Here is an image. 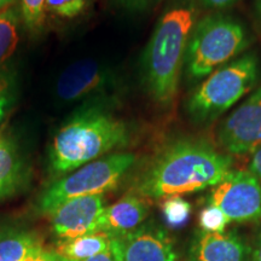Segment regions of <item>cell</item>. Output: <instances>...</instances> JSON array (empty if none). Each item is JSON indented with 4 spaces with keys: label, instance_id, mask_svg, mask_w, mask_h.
I'll list each match as a JSON object with an SVG mask.
<instances>
[{
    "label": "cell",
    "instance_id": "30bf717a",
    "mask_svg": "<svg viewBox=\"0 0 261 261\" xmlns=\"http://www.w3.org/2000/svg\"><path fill=\"white\" fill-rule=\"evenodd\" d=\"M103 210V195L85 196L64 202L48 214L52 232L61 241L97 232Z\"/></svg>",
    "mask_w": 261,
    "mask_h": 261
},
{
    "label": "cell",
    "instance_id": "7402d4cb",
    "mask_svg": "<svg viewBox=\"0 0 261 261\" xmlns=\"http://www.w3.org/2000/svg\"><path fill=\"white\" fill-rule=\"evenodd\" d=\"M12 89L9 81L0 80V132H2L3 123L5 121V117L8 115L10 107L12 104Z\"/></svg>",
    "mask_w": 261,
    "mask_h": 261
},
{
    "label": "cell",
    "instance_id": "ffe728a7",
    "mask_svg": "<svg viewBox=\"0 0 261 261\" xmlns=\"http://www.w3.org/2000/svg\"><path fill=\"white\" fill-rule=\"evenodd\" d=\"M91 0H45L46 12L62 18H75L89 8Z\"/></svg>",
    "mask_w": 261,
    "mask_h": 261
},
{
    "label": "cell",
    "instance_id": "2e32d148",
    "mask_svg": "<svg viewBox=\"0 0 261 261\" xmlns=\"http://www.w3.org/2000/svg\"><path fill=\"white\" fill-rule=\"evenodd\" d=\"M41 244L33 231L21 227L0 228V261H23Z\"/></svg>",
    "mask_w": 261,
    "mask_h": 261
},
{
    "label": "cell",
    "instance_id": "6da1fadb",
    "mask_svg": "<svg viewBox=\"0 0 261 261\" xmlns=\"http://www.w3.org/2000/svg\"><path fill=\"white\" fill-rule=\"evenodd\" d=\"M231 155L208 140L181 137L160 150L137 179V195L163 200L192 194L217 185L231 171Z\"/></svg>",
    "mask_w": 261,
    "mask_h": 261
},
{
    "label": "cell",
    "instance_id": "7a4b0ae2",
    "mask_svg": "<svg viewBox=\"0 0 261 261\" xmlns=\"http://www.w3.org/2000/svg\"><path fill=\"white\" fill-rule=\"evenodd\" d=\"M200 18L196 0H171L160 16L140 58V80L156 106L177 99L189 38Z\"/></svg>",
    "mask_w": 261,
    "mask_h": 261
},
{
    "label": "cell",
    "instance_id": "d4e9b609",
    "mask_svg": "<svg viewBox=\"0 0 261 261\" xmlns=\"http://www.w3.org/2000/svg\"><path fill=\"white\" fill-rule=\"evenodd\" d=\"M23 261H61L54 250H47L44 247L39 246L35 248Z\"/></svg>",
    "mask_w": 261,
    "mask_h": 261
},
{
    "label": "cell",
    "instance_id": "9a60e30c",
    "mask_svg": "<svg viewBox=\"0 0 261 261\" xmlns=\"http://www.w3.org/2000/svg\"><path fill=\"white\" fill-rule=\"evenodd\" d=\"M112 240V234L97 231L71 240L58 241L54 252L61 261H86L109 249Z\"/></svg>",
    "mask_w": 261,
    "mask_h": 261
},
{
    "label": "cell",
    "instance_id": "603a6c76",
    "mask_svg": "<svg viewBox=\"0 0 261 261\" xmlns=\"http://www.w3.org/2000/svg\"><path fill=\"white\" fill-rule=\"evenodd\" d=\"M114 4L128 12H144L155 6L160 0H113Z\"/></svg>",
    "mask_w": 261,
    "mask_h": 261
},
{
    "label": "cell",
    "instance_id": "5b68a950",
    "mask_svg": "<svg viewBox=\"0 0 261 261\" xmlns=\"http://www.w3.org/2000/svg\"><path fill=\"white\" fill-rule=\"evenodd\" d=\"M259 77L260 60L255 52L234 58L215 69L192 91L185 103L187 116L194 125H211L249 93Z\"/></svg>",
    "mask_w": 261,
    "mask_h": 261
},
{
    "label": "cell",
    "instance_id": "9c48e42d",
    "mask_svg": "<svg viewBox=\"0 0 261 261\" xmlns=\"http://www.w3.org/2000/svg\"><path fill=\"white\" fill-rule=\"evenodd\" d=\"M114 85V75L104 65L92 60H83L62 71L56 83V94L62 102L73 103L107 93Z\"/></svg>",
    "mask_w": 261,
    "mask_h": 261
},
{
    "label": "cell",
    "instance_id": "3957f363",
    "mask_svg": "<svg viewBox=\"0 0 261 261\" xmlns=\"http://www.w3.org/2000/svg\"><path fill=\"white\" fill-rule=\"evenodd\" d=\"M130 130L123 120L99 106L81 109L57 130L48 148V167L62 177L128 144Z\"/></svg>",
    "mask_w": 261,
    "mask_h": 261
},
{
    "label": "cell",
    "instance_id": "44dd1931",
    "mask_svg": "<svg viewBox=\"0 0 261 261\" xmlns=\"http://www.w3.org/2000/svg\"><path fill=\"white\" fill-rule=\"evenodd\" d=\"M201 231L203 232H225L227 224L230 223L227 217L221 212L219 208L214 204L208 203L201 211L200 218H198Z\"/></svg>",
    "mask_w": 261,
    "mask_h": 261
},
{
    "label": "cell",
    "instance_id": "cb8c5ba5",
    "mask_svg": "<svg viewBox=\"0 0 261 261\" xmlns=\"http://www.w3.org/2000/svg\"><path fill=\"white\" fill-rule=\"evenodd\" d=\"M196 2H197L200 9L218 12L232 8L237 3H240L241 0H196Z\"/></svg>",
    "mask_w": 261,
    "mask_h": 261
},
{
    "label": "cell",
    "instance_id": "f1b7e54d",
    "mask_svg": "<svg viewBox=\"0 0 261 261\" xmlns=\"http://www.w3.org/2000/svg\"><path fill=\"white\" fill-rule=\"evenodd\" d=\"M254 11L261 27V0H254Z\"/></svg>",
    "mask_w": 261,
    "mask_h": 261
},
{
    "label": "cell",
    "instance_id": "7c38bea8",
    "mask_svg": "<svg viewBox=\"0 0 261 261\" xmlns=\"http://www.w3.org/2000/svg\"><path fill=\"white\" fill-rule=\"evenodd\" d=\"M250 248L236 232H203L192 237L189 261H248Z\"/></svg>",
    "mask_w": 261,
    "mask_h": 261
},
{
    "label": "cell",
    "instance_id": "277c9868",
    "mask_svg": "<svg viewBox=\"0 0 261 261\" xmlns=\"http://www.w3.org/2000/svg\"><path fill=\"white\" fill-rule=\"evenodd\" d=\"M252 41L246 24L237 17L221 11L200 17L192 28L185 51V76L191 83L205 79L246 52Z\"/></svg>",
    "mask_w": 261,
    "mask_h": 261
},
{
    "label": "cell",
    "instance_id": "52a82bcc",
    "mask_svg": "<svg viewBox=\"0 0 261 261\" xmlns=\"http://www.w3.org/2000/svg\"><path fill=\"white\" fill-rule=\"evenodd\" d=\"M208 203L226 215L230 223L261 220V179L249 171H230L212 188Z\"/></svg>",
    "mask_w": 261,
    "mask_h": 261
},
{
    "label": "cell",
    "instance_id": "83f0119b",
    "mask_svg": "<svg viewBox=\"0 0 261 261\" xmlns=\"http://www.w3.org/2000/svg\"><path fill=\"white\" fill-rule=\"evenodd\" d=\"M250 255L253 261H261V230L256 234L253 248L250 249Z\"/></svg>",
    "mask_w": 261,
    "mask_h": 261
},
{
    "label": "cell",
    "instance_id": "ba28073f",
    "mask_svg": "<svg viewBox=\"0 0 261 261\" xmlns=\"http://www.w3.org/2000/svg\"><path fill=\"white\" fill-rule=\"evenodd\" d=\"M217 143L228 155L253 154L261 146V86L217 129Z\"/></svg>",
    "mask_w": 261,
    "mask_h": 261
},
{
    "label": "cell",
    "instance_id": "f546056e",
    "mask_svg": "<svg viewBox=\"0 0 261 261\" xmlns=\"http://www.w3.org/2000/svg\"><path fill=\"white\" fill-rule=\"evenodd\" d=\"M15 4H17V0H0V11Z\"/></svg>",
    "mask_w": 261,
    "mask_h": 261
},
{
    "label": "cell",
    "instance_id": "8fae6325",
    "mask_svg": "<svg viewBox=\"0 0 261 261\" xmlns=\"http://www.w3.org/2000/svg\"><path fill=\"white\" fill-rule=\"evenodd\" d=\"M120 261H177L174 242L158 224L140 225L132 232L114 237Z\"/></svg>",
    "mask_w": 261,
    "mask_h": 261
},
{
    "label": "cell",
    "instance_id": "4316f807",
    "mask_svg": "<svg viewBox=\"0 0 261 261\" xmlns=\"http://www.w3.org/2000/svg\"><path fill=\"white\" fill-rule=\"evenodd\" d=\"M248 171L261 179V146L253 152L252 159H250L249 165H248Z\"/></svg>",
    "mask_w": 261,
    "mask_h": 261
},
{
    "label": "cell",
    "instance_id": "d6986e66",
    "mask_svg": "<svg viewBox=\"0 0 261 261\" xmlns=\"http://www.w3.org/2000/svg\"><path fill=\"white\" fill-rule=\"evenodd\" d=\"M19 11L25 28L33 34H39L46 18L45 0H19Z\"/></svg>",
    "mask_w": 261,
    "mask_h": 261
},
{
    "label": "cell",
    "instance_id": "e0dca14e",
    "mask_svg": "<svg viewBox=\"0 0 261 261\" xmlns=\"http://www.w3.org/2000/svg\"><path fill=\"white\" fill-rule=\"evenodd\" d=\"M21 21V11L17 4L0 11V68L12 56L17 47Z\"/></svg>",
    "mask_w": 261,
    "mask_h": 261
},
{
    "label": "cell",
    "instance_id": "5bb4252c",
    "mask_svg": "<svg viewBox=\"0 0 261 261\" xmlns=\"http://www.w3.org/2000/svg\"><path fill=\"white\" fill-rule=\"evenodd\" d=\"M27 168L19 145L8 132H0V202L18 191Z\"/></svg>",
    "mask_w": 261,
    "mask_h": 261
},
{
    "label": "cell",
    "instance_id": "4fadbf2b",
    "mask_svg": "<svg viewBox=\"0 0 261 261\" xmlns=\"http://www.w3.org/2000/svg\"><path fill=\"white\" fill-rule=\"evenodd\" d=\"M150 212L149 203L139 195H126L115 203L104 207L99 218V231L121 237L144 224Z\"/></svg>",
    "mask_w": 261,
    "mask_h": 261
},
{
    "label": "cell",
    "instance_id": "484cf974",
    "mask_svg": "<svg viewBox=\"0 0 261 261\" xmlns=\"http://www.w3.org/2000/svg\"><path fill=\"white\" fill-rule=\"evenodd\" d=\"M86 261H120L119 253H117L116 244H115V241H114V237L112 240V244H110L109 249H107L106 252L97 254V255L90 257V259H87Z\"/></svg>",
    "mask_w": 261,
    "mask_h": 261
},
{
    "label": "cell",
    "instance_id": "ac0fdd59",
    "mask_svg": "<svg viewBox=\"0 0 261 261\" xmlns=\"http://www.w3.org/2000/svg\"><path fill=\"white\" fill-rule=\"evenodd\" d=\"M161 211L166 224L172 228H179L188 223L191 213V204L181 196L163 198Z\"/></svg>",
    "mask_w": 261,
    "mask_h": 261
},
{
    "label": "cell",
    "instance_id": "8992f818",
    "mask_svg": "<svg viewBox=\"0 0 261 261\" xmlns=\"http://www.w3.org/2000/svg\"><path fill=\"white\" fill-rule=\"evenodd\" d=\"M137 161L129 152L110 154L62 175L42 191L37 207L48 215L58 205L77 197L104 195L119 187Z\"/></svg>",
    "mask_w": 261,
    "mask_h": 261
}]
</instances>
